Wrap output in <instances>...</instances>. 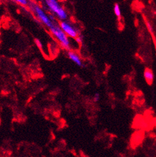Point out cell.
<instances>
[{
  "mask_svg": "<svg viewBox=\"0 0 156 157\" xmlns=\"http://www.w3.org/2000/svg\"><path fill=\"white\" fill-rule=\"evenodd\" d=\"M83 40H84V37H83V36L81 34H80L79 35L75 38V41L77 42V43L80 44H81L83 42Z\"/></svg>",
  "mask_w": 156,
  "mask_h": 157,
  "instance_id": "obj_9",
  "label": "cell"
},
{
  "mask_svg": "<svg viewBox=\"0 0 156 157\" xmlns=\"http://www.w3.org/2000/svg\"><path fill=\"white\" fill-rule=\"evenodd\" d=\"M35 44L36 45V46L39 48L40 49H42V48H43V44H42V42L40 41L39 39H38V38H36L35 39Z\"/></svg>",
  "mask_w": 156,
  "mask_h": 157,
  "instance_id": "obj_10",
  "label": "cell"
},
{
  "mask_svg": "<svg viewBox=\"0 0 156 157\" xmlns=\"http://www.w3.org/2000/svg\"><path fill=\"white\" fill-rule=\"evenodd\" d=\"M59 25L64 33L71 38L75 39L80 35L78 30L76 28V27L74 26L69 21L67 20L61 21L59 22Z\"/></svg>",
  "mask_w": 156,
  "mask_h": 157,
  "instance_id": "obj_4",
  "label": "cell"
},
{
  "mask_svg": "<svg viewBox=\"0 0 156 157\" xmlns=\"http://www.w3.org/2000/svg\"><path fill=\"white\" fill-rule=\"evenodd\" d=\"M44 3L47 10L50 12L61 21L66 20L68 18V13L60 3L56 0H46Z\"/></svg>",
  "mask_w": 156,
  "mask_h": 157,
  "instance_id": "obj_3",
  "label": "cell"
},
{
  "mask_svg": "<svg viewBox=\"0 0 156 157\" xmlns=\"http://www.w3.org/2000/svg\"><path fill=\"white\" fill-rule=\"evenodd\" d=\"M27 8L35 16L40 22L44 24L47 27H48V29L53 26L54 22H52L49 17V14L46 13L43 9L40 7L39 4H38L36 3L29 1Z\"/></svg>",
  "mask_w": 156,
  "mask_h": 157,
  "instance_id": "obj_2",
  "label": "cell"
},
{
  "mask_svg": "<svg viewBox=\"0 0 156 157\" xmlns=\"http://www.w3.org/2000/svg\"><path fill=\"white\" fill-rule=\"evenodd\" d=\"M99 98H100V95H99V93H96L94 95V97H93V101L95 102H98Z\"/></svg>",
  "mask_w": 156,
  "mask_h": 157,
  "instance_id": "obj_12",
  "label": "cell"
},
{
  "mask_svg": "<svg viewBox=\"0 0 156 157\" xmlns=\"http://www.w3.org/2000/svg\"><path fill=\"white\" fill-rule=\"evenodd\" d=\"M68 56L73 62H74L75 64L79 66H83L82 61L79 56L75 52L73 51H68Z\"/></svg>",
  "mask_w": 156,
  "mask_h": 157,
  "instance_id": "obj_5",
  "label": "cell"
},
{
  "mask_svg": "<svg viewBox=\"0 0 156 157\" xmlns=\"http://www.w3.org/2000/svg\"><path fill=\"white\" fill-rule=\"evenodd\" d=\"M143 75H144V77L146 82L149 85H151L154 81V73L152 70L149 68H146L144 71Z\"/></svg>",
  "mask_w": 156,
  "mask_h": 157,
  "instance_id": "obj_6",
  "label": "cell"
},
{
  "mask_svg": "<svg viewBox=\"0 0 156 157\" xmlns=\"http://www.w3.org/2000/svg\"><path fill=\"white\" fill-rule=\"evenodd\" d=\"M146 26L147 27V29H148V31L151 33H153V28H152V26L150 24V22H149L148 21H146Z\"/></svg>",
  "mask_w": 156,
  "mask_h": 157,
  "instance_id": "obj_11",
  "label": "cell"
},
{
  "mask_svg": "<svg viewBox=\"0 0 156 157\" xmlns=\"http://www.w3.org/2000/svg\"><path fill=\"white\" fill-rule=\"evenodd\" d=\"M113 11H114V13L115 14V16H117V17L118 18V20H121V8H120V6L118 3H115L114 7H113Z\"/></svg>",
  "mask_w": 156,
  "mask_h": 157,
  "instance_id": "obj_7",
  "label": "cell"
},
{
  "mask_svg": "<svg viewBox=\"0 0 156 157\" xmlns=\"http://www.w3.org/2000/svg\"><path fill=\"white\" fill-rule=\"evenodd\" d=\"M16 3H17L18 4H21L22 6H24V7H27L28 6L29 1H27V0H16L15 1Z\"/></svg>",
  "mask_w": 156,
  "mask_h": 157,
  "instance_id": "obj_8",
  "label": "cell"
},
{
  "mask_svg": "<svg viewBox=\"0 0 156 157\" xmlns=\"http://www.w3.org/2000/svg\"><path fill=\"white\" fill-rule=\"evenodd\" d=\"M49 30L51 34L59 42L62 48L68 51H71V42L69 38L70 37L61 29L59 23H57V22H54L53 26L49 28Z\"/></svg>",
  "mask_w": 156,
  "mask_h": 157,
  "instance_id": "obj_1",
  "label": "cell"
}]
</instances>
